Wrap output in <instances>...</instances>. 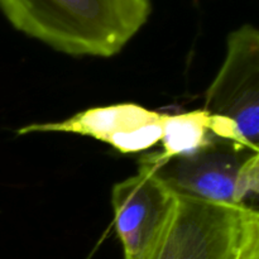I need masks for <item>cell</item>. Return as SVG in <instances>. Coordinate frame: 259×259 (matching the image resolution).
I'll list each match as a JSON object with an SVG mask.
<instances>
[{
  "instance_id": "cell-1",
  "label": "cell",
  "mask_w": 259,
  "mask_h": 259,
  "mask_svg": "<svg viewBox=\"0 0 259 259\" xmlns=\"http://www.w3.org/2000/svg\"><path fill=\"white\" fill-rule=\"evenodd\" d=\"M10 24L71 56L111 57L146 25L151 0H0Z\"/></svg>"
},
{
  "instance_id": "cell-2",
  "label": "cell",
  "mask_w": 259,
  "mask_h": 259,
  "mask_svg": "<svg viewBox=\"0 0 259 259\" xmlns=\"http://www.w3.org/2000/svg\"><path fill=\"white\" fill-rule=\"evenodd\" d=\"M257 224L255 209L177 194L174 217L152 259H235Z\"/></svg>"
},
{
  "instance_id": "cell-3",
  "label": "cell",
  "mask_w": 259,
  "mask_h": 259,
  "mask_svg": "<svg viewBox=\"0 0 259 259\" xmlns=\"http://www.w3.org/2000/svg\"><path fill=\"white\" fill-rule=\"evenodd\" d=\"M111 204L124 259H152L177 204L172 191L144 158L139 171L114 185Z\"/></svg>"
},
{
  "instance_id": "cell-4",
  "label": "cell",
  "mask_w": 259,
  "mask_h": 259,
  "mask_svg": "<svg viewBox=\"0 0 259 259\" xmlns=\"http://www.w3.org/2000/svg\"><path fill=\"white\" fill-rule=\"evenodd\" d=\"M204 110L237 125L243 139L259 151V33L252 24L233 30L227 55L205 96Z\"/></svg>"
},
{
  "instance_id": "cell-5",
  "label": "cell",
  "mask_w": 259,
  "mask_h": 259,
  "mask_svg": "<svg viewBox=\"0 0 259 259\" xmlns=\"http://www.w3.org/2000/svg\"><path fill=\"white\" fill-rule=\"evenodd\" d=\"M252 151L242 144L215 139L204 148L187 156L157 159L153 153L146 159L172 191L214 202L234 204L239 172ZM238 205V204H237Z\"/></svg>"
},
{
  "instance_id": "cell-6",
  "label": "cell",
  "mask_w": 259,
  "mask_h": 259,
  "mask_svg": "<svg viewBox=\"0 0 259 259\" xmlns=\"http://www.w3.org/2000/svg\"><path fill=\"white\" fill-rule=\"evenodd\" d=\"M161 114L137 104H118L88 109L61 121L29 124L20 128L18 134L73 133L109 144L118 134L154 120Z\"/></svg>"
},
{
  "instance_id": "cell-7",
  "label": "cell",
  "mask_w": 259,
  "mask_h": 259,
  "mask_svg": "<svg viewBox=\"0 0 259 259\" xmlns=\"http://www.w3.org/2000/svg\"><path fill=\"white\" fill-rule=\"evenodd\" d=\"M211 114L206 110H192L189 113L169 115L163 124L162 152H156L157 159H168L176 156H187L204 148L219 139L210 131Z\"/></svg>"
},
{
  "instance_id": "cell-8",
  "label": "cell",
  "mask_w": 259,
  "mask_h": 259,
  "mask_svg": "<svg viewBox=\"0 0 259 259\" xmlns=\"http://www.w3.org/2000/svg\"><path fill=\"white\" fill-rule=\"evenodd\" d=\"M259 154L254 153L244 162L239 172L235 187L234 204L249 207L248 201L257 199L259 181ZM252 209V207H250Z\"/></svg>"
},
{
  "instance_id": "cell-9",
  "label": "cell",
  "mask_w": 259,
  "mask_h": 259,
  "mask_svg": "<svg viewBox=\"0 0 259 259\" xmlns=\"http://www.w3.org/2000/svg\"><path fill=\"white\" fill-rule=\"evenodd\" d=\"M235 259H259V224L248 233Z\"/></svg>"
}]
</instances>
